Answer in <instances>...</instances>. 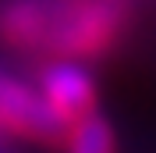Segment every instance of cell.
<instances>
[{
    "mask_svg": "<svg viewBox=\"0 0 156 153\" xmlns=\"http://www.w3.org/2000/svg\"><path fill=\"white\" fill-rule=\"evenodd\" d=\"M39 93L46 96V103L57 110L68 125H75L78 118L92 114L96 103V82L78 61L60 57L53 64H46L39 71Z\"/></svg>",
    "mask_w": 156,
    "mask_h": 153,
    "instance_id": "3957f363",
    "label": "cell"
},
{
    "mask_svg": "<svg viewBox=\"0 0 156 153\" xmlns=\"http://www.w3.org/2000/svg\"><path fill=\"white\" fill-rule=\"evenodd\" d=\"M68 153H114V132L107 121L96 114H85L71 125L68 135Z\"/></svg>",
    "mask_w": 156,
    "mask_h": 153,
    "instance_id": "277c9868",
    "label": "cell"
},
{
    "mask_svg": "<svg viewBox=\"0 0 156 153\" xmlns=\"http://www.w3.org/2000/svg\"><path fill=\"white\" fill-rule=\"evenodd\" d=\"M0 128H11L29 139H43V143H53L64 132H71V125L46 103L39 89L25 86L7 71H0Z\"/></svg>",
    "mask_w": 156,
    "mask_h": 153,
    "instance_id": "7a4b0ae2",
    "label": "cell"
},
{
    "mask_svg": "<svg viewBox=\"0 0 156 153\" xmlns=\"http://www.w3.org/2000/svg\"><path fill=\"white\" fill-rule=\"evenodd\" d=\"M121 25V0H7L0 32L11 43H39L53 54H96Z\"/></svg>",
    "mask_w": 156,
    "mask_h": 153,
    "instance_id": "6da1fadb",
    "label": "cell"
}]
</instances>
